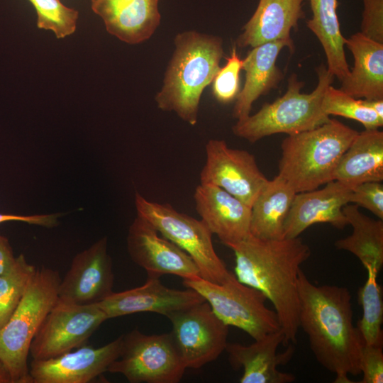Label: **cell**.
I'll list each match as a JSON object with an SVG mask.
<instances>
[{"instance_id":"6da1fadb","label":"cell","mask_w":383,"mask_h":383,"mask_svg":"<svg viewBox=\"0 0 383 383\" xmlns=\"http://www.w3.org/2000/svg\"><path fill=\"white\" fill-rule=\"evenodd\" d=\"M299 327L309 338L316 360L335 374L334 382L351 383L348 374L361 373L364 341L353 323L351 295L348 288L316 285L301 269L297 279Z\"/></svg>"},{"instance_id":"7a4b0ae2","label":"cell","mask_w":383,"mask_h":383,"mask_svg":"<svg viewBox=\"0 0 383 383\" xmlns=\"http://www.w3.org/2000/svg\"><path fill=\"white\" fill-rule=\"evenodd\" d=\"M229 248L234 252L237 279L262 292L273 304L284 335L282 345L296 344L299 329L298 273L311 255L309 245L299 237L269 240L250 234Z\"/></svg>"},{"instance_id":"3957f363","label":"cell","mask_w":383,"mask_h":383,"mask_svg":"<svg viewBox=\"0 0 383 383\" xmlns=\"http://www.w3.org/2000/svg\"><path fill=\"white\" fill-rule=\"evenodd\" d=\"M155 100L164 111H172L192 126L198 121L201 96L211 84L223 55V40L195 30L179 33Z\"/></svg>"},{"instance_id":"277c9868","label":"cell","mask_w":383,"mask_h":383,"mask_svg":"<svg viewBox=\"0 0 383 383\" xmlns=\"http://www.w3.org/2000/svg\"><path fill=\"white\" fill-rule=\"evenodd\" d=\"M358 133L330 118L315 128L289 135L281 144L278 174L296 193L333 181L340 157Z\"/></svg>"},{"instance_id":"5b68a950","label":"cell","mask_w":383,"mask_h":383,"mask_svg":"<svg viewBox=\"0 0 383 383\" xmlns=\"http://www.w3.org/2000/svg\"><path fill=\"white\" fill-rule=\"evenodd\" d=\"M318 83L313 91L301 93L304 82L294 73L287 80L285 94L272 103H265L255 114L237 120L233 134L250 143L277 133L288 135L315 128L330 120L322 110L323 94L334 77L323 65L316 70Z\"/></svg>"},{"instance_id":"8992f818","label":"cell","mask_w":383,"mask_h":383,"mask_svg":"<svg viewBox=\"0 0 383 383\" xmlns=\"http://www.w3.org/2000/svg\"><path fill=\"white\" fill-rule=\"evenodd\" d=\"M57 270L37 269L8 322L0 329V360L12 383H32L28 365L31 342L57 300Z\"/></svg>"},{"instance_id":"52a82bcc","label":"cell","mask_w":383,"mask_h":383,"mask_svg":"<svg viewBox=\"0 0 383 383\" xmlns=\"http://www.w3.org/2000/svg\"><path fill=\"white\" fill-rule=\"evenodd\" d=\"M183 284L197 292L224 323L244 331L255 340L281 328L275 311L265 304V294L240 282L231 272L219 284L199 277L183 279Z\"/></svg>"},{"instance_id":"ba28073f","label":"cell","mask_w":383,"mask_h":383,"mask_svg":"<svg viewBox=\"0 0 383 383\" xmlns=\"http://www.w3.org/2000/svg\"><path fill=\"white\" fill-rule=\"evenodd\" d=\"M137 215L148 220L163 237L187 252L196 264L201 278L221 283L231 272L215 251L212 233L204 223L179 212L169 204L135 194Z\"/></svg>"},{"instance_id":"9c48e42d","label":"cell","mask_w":383,"mask_h":383,"mask_svg":"<svg viewBox=\"0 0 383 383\" xmlns=\"http://www.w3.org/2000/svg\"><path fill=\"white\" fill-rule=\"evenodd\" d=\"M186 370L171 333L148 335L133 329L123 335L119 356L108 372L130 383H177Z\"/></svg>"},{"instance_id":"30bf717a","label":"cell","mask_w":383,"mask_h":383,"mask_svg":"<svg viewBox=\"0 0 383 383\" xmlns=\"http://www.w3.org/2000/svg\"><path fill=\"white\" fill-rule=\"evenodd\" d=\"M174 343L187 369L197 370L216 360L228 343V326L206 301L167 316Z\"/></svg>"},{"instance_id":"8fae6325","label":"cell","mask_w":383,"mask_h":383,"mask_svg":"<svg viewBox=\"0 0 383 383\" xmlns=\"http://www.w3.org/2000/svg\"><path fill=\"white\" fill-rule=\"evenodd\" d=\"M96 304L79 305L57 300L34 336L33 360L52 358L83 345L107 320Z\"/></svg>"},{"instance_id":"7c38bea8","label":"cell","mask_w":383,"mask_h":383,"mask_svg":"<svg viewBox=\"0 0 383 383\" xmlns=\"http://www.w3.org/2000/svg\"><path fill=\"white\" fill-rule=\"evenodd\" d=\"M205 152L200 184L216 186L251 208L268 180L255 156L247 150L231 148L225 140L218 139L209 140Z\"/></svg>"},{"instance_id":"4fadbf2b","label":"cell","mask_w":383,"mask_h":383,"mask_svg":"<svg viewBox=\"0 0 383 383\" xmlns=\"http://www.w3.org/2000/svg\"><path fill=\"white\" fill-rule=\"evenodd\" d=\"M114 274L108 252L107 238L104 237L77 254L60 281L59 301L96 304L113 293Z\"/></svg>"},{"instance_id":"5bb4252c","label":"cell","mask_w":383,"mask_h":383,"mask_svg":"<svg viewBox=\"0 0 383 383\" xmlns=\"http://www.w3.org/2000/svg\"><path fill=\"white\" fill-rule=\"evenodd\" d=\"M145 218L138 216L127 235V250L132 260L143 268L147 275L172 274L183 279L199 277L193 259L170 240L159 235Z\"/></svg>"},{"instance_id":"9a60e30c","label":"cell","mask_w":383,"mask_h":383,"mask_svg":"<svg viewBox=\"0 0 383 383\" xmlns=\"http://www.w3.org/2000/svg\"><path fill=\"white\" fill-rule=\"evenodd\" d=\"M123 335L99 348L79 347L57 357L30 364L32 383H87L105 372L120 354Z\"/></svg>"},{"instance_id":"2e32d148","label":"cell","mask_w":383,"mask_h":383,"mask_svg":"<svg viewBox=\"0 0 383 383\" xmlns=\"http://www.w3.org/2000/svg\"><path fill=\"white\" fill-rule=\"evenodd\" d=\"M204 301L192 289H171L162 284L160 277L147 275L142 286L113 292L96 304L109 319L142 312L156 313L167 317L176 311Z\"/></svg>"},{"instance_id":"e0dca14e","label":"cell","mask_w":383,"mask_h":383,"mask_svg":"<svg viewBox=\"0 0 383 383\" xmlns=\"http://www.w3.org/2000/svg\"><path fill=\"white\" fill-rule=\"evenodd\" d=\"M284 335L280 328L272 332L255 343L245 345L228 343L226 351L229 362L235 370L243 367L240 383H292L293 374L278 370L279 365L287 364L294 353V344L289 343L283 353H277L283 344Z\"/></svg>"},{"instance_id":"ac0fdd59","label":"cell","mask_w":383,"mask_h":383,"mask_svg":"<svg viewBox=\"0 0 383 383\" xmlns=\"http://www.w3.org/2000/svg\"><path fill=\"white\" fill-rule=\"evenodd\" d=\"M351 189L333 180L320 189L296 193L284 224V238L299 237L309 226L329 223L338 229L348 225L343 211Z\"/></svg>"},{"instance_id":"d6986e66","label":"cell","mask_w":383,"mask_h":383,"mask_svg":"<svg viewBox=\"0 0 383 383\" xmlns=\"http://www.w3.org/2000/svg\"><path fill=\"white\" fill-rule=\"evenodd\" d=\"M194 200L201 220L227 247L250 234L251 208L233 195L216 186L200 184Z\"/></svg>"},{"instance_id":"ffe728a7","label":"cell","mask_w":383,"mask_h":383,"mask_svg":"<svg viewBox=\"0 0 383 383\" xmlns=\"http://www.w3.org/2000/svg\"><path fill=\"white\" fill-rule=\"evenodd\" d=\"M109 33L128 44L148 40L158 28L159 0H90Z\"/></svg>"},{"instance_id":"44dd1931","label":"cell","mask_w":383,"mask_h":383,"mask_svg":"<svg viewBox=\"0 0 383 383\" xmlns=\"http://www.w3.org/2000/svg\"><path fill=\"white\" fill-rule=\"evenodd\" d=\"M285 47L293 52V40H281L266 43L252 48L248 52L243 60L245 80L235 99L233 109L234 118L240 120L248 116L253 103L260 96L277 87L284 74L276 65V62L279 52Z\"/></svg>"},{"instance_id":"7402d4cb","label":"cell","mask_w":383,"mask_h":383,"mask_svg":"<svg viewBox=\"0 0 383 383\" xmlns=\"http://www.w3.org/2000/svg\"><path fill=\"white\" fill-rule=\"evenodd\" d=\"M304 0H259L257 6L236 39L238 48H254L281 40H291L292 29L305 17Z\"/></svg>"},{"instance_id":"603a6c76","label":"cell","mask_w":383,"mask_h":383,"mask_svg":"<svg viewBox=\"0 0 383 383\" xmlns=\"http://www.w3.org/2000/svg\"><path fill=\"white\" fill-rule=\"evenodd\" d=\"M345 46L354 66L340 89L355 99H383V43L358 32L345 39Z\"/></svg>"},{"instance_id":"cb8c5ba5","label":"cell","mask_w":383,"mask_h":383,"mask_svg":"<svg viewBox=\"0 0 383 383\" xmlns=\"http://www.w3.org/2000/svg\"><path fill=\"white\" fill-rule=\"evenodd\" d=\"M333 180L353 188L367 182L383 180V132L358 133L340 157Z\"/></svg>"},{"instance_id":"d4e9b609","label":"cell","mask_w":383,"mask_h":383,"mask_svg":"<svg viewBox=\"0 0 383 383\" xmlns=\"http://www.w3.org/2000/svg\"><path fill=\"white\" fill-rule=\"evenodd\" d=\"M296 194L279 174L268 179L251 206L250 234L261 239L284 238V224Z\"/></svg>"},{"instance_id":"484cf974","label":"cell","mask_w":383,"mask_h":383,"mask_svg":"<svg viewBox=\"0 0 383 383\" xmlns=\"http://www.w3.org/2000/svg\"><path fill=\"white\" fill-rule=\"evenodd\" d=\"M312 17L306 26L321 43L328 70L341 82L350 72L345 52V38L337 15V0H309Z\"/></svg>"},{"instance_id":"4316f807","label":"cell","mask_w":383,"mask_h":383,"mask_svg":"<svg viewBox=\"0 0 383 383\" xmlns=\"http://www.w3.org/2000/svg\"><path fill=\"white\" fill-rule=\"evenodd\" d=\"M355 204H346L343 211L353 233L335 241L338 250H346L357 257L363 267L380 271L383 265V221L363 214Z\"/></svg>"},{"instance_id":"83f0119b","label":"cell","mask_w":383,"mask_h":383,"mask_svg":"<svg viewBox=\"0 0 383 383\" xmlns=\"http://www.w3.org/2000/svg\"><path fill=\"white\" fill-rule=\"evenodd\" d=\"M367 277L358 291V301L362 315L357 323L364 343L382 346L383 300L382 289L377 282L379 272L375 268H367Z\"/></svg>"},{"instance_id":"f1b7e54d","label":"cell","mask_w":383,"mask_h":383,"mask_svg":"<svg viewBox=\"0 0 383 383\" xmlns=\"http://www.w3.org/2000/svg\"><path fill=\"white\" fill-rule=\"evenodd\" d=\"M36 270L21 254L9 270L0 274V329L16 309Z\"/></svg>"},{"instance_id":"f546056e","label":"cell","mask_w":383,"mask_h":383,"mask_svg":"<svg viewBox=\"0 0 383 383\" xmlns=\"http://www.w3.org/2000/svg\"><path fill=\"white\" fill-rule=\"evenodd\" d=\"M323 111L328 116H339L362 124L365 130L378 129L383 126V118L357 99L332 85L326 89L322 99Z\"/></svg>"},{"instance_id":"4dcf8cb0","label":"cell","mask_w":383,"mask_h":383,"mask_svg":"<svg viewBox=\"0 0 383 383\" xmlns=\"http://www.w3.org/2000/svg\"><path fill=\"white\" fill-rule=\"evenodd\" d=\"M37 16V26L52 31L57 38L73 34L77 28L78 11L60 0H28Z\"/></svg>"},{"instance_id":"1f68e13d","label":"cell","mask_w":383,"mask_h":383,"mask_svg":"<svg viewBox=\"0 0 383 383\" xmlns=\"http://www.w3.org/2000/svg\"><path fill=\"white\" fill-rule=\"evenodd\" d=\"M243 70V60L235 46L227 58L226 63L219 68L211 84L214 98L221 104H228L236 99L240 91V73Z\"/></svg>"},{"instance_id":"d6a6232c","label":"cell","mask_w":383,"mask_h":383,"mask_svg":"<svg viewBox=\"0 0 383 383\" xmlns=\"http://www.w3.org/2000/svg\"><path fill=\"white\" fill-rule=\"evenodd\" d=\"M350 203L361 206L383 220V184L367 182L351 188Z\"/></svg>"},{"instance_id":"836d02e7","label":"cell","mask_w":383,"mask_h":383,"mask_svg":"<svg viewBox=\"0 0 383 383\" xmlns=\"http://www.w3.org/2000/svg\"><path fill=\"white\" fill-rule=\"evenodd\" d=\"M360 33L383 43V0H362Z\"/></svg>"},{"instance_id":"e575fe53","label":"cell","mask_w":383,"mask_h":383,"mask_svg":"<svg viewBox=\"0 0 383 383\" xmlns=\"http://www.w3.org/2000/svg\"><path fill=\"white\" fill-rule=\"evenodd\" d=\"M360 383L383 382L382 346L364 344L360 353Z\"/></svg>"},{"instance_id":"d590c367","label":"cell","mask_w":383,"mask_h":383,"mask_svg":"<svg viewBox=\"0 0 383 383\" xmlns=\"http://www.w3.org/2000/svg\"><path fill=\"white\" fill-rule=\"evenodd\" d=\"M58 217V213L31 216L0 213V223L7 221H20L46 228H52L57 226Z\"/></svg>"},{"instance_id":"8d00e7d4","label":"cell","mask_w":383,"mask_h":383,"mask_svg":"<svg viewBox=\"0 0 383 383\" xmlns=\"http://www.w3.org/2000/svg\"><path fill=\"white\" fill-rule=\"evenodd\" d=\"M16 257L7 238L0 233V274L9 270Z\"/></svg>"},{"instance_id":"74e56055","label":"cell","mask_w":383,"mask_h":383,"mask_svg":"<svg viewBox=\"0 0 383 383\" xmlns=\"http://www.w3.org/2000/svg\"><path fill=\"white\" fill-rule=\"evenodd\" d=\"M362 104L383 118V99H361Z\"/></svg>"},{"instance_id":"f35d334b","label":"cell","mask_w":383,"mask_h":383,"mask_svg":"<svg viewBox=\"0 0 383 383\" xmlns=\"http://www.w3.org/2000/svg\"><path fill=\"white\" fill-rule=\"evenodd\" d=\"M0 383H12L10 374L1 360H0Z\"/></svg>"}]
</instances>
